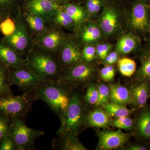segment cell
<instances>
[{
  "label": "cell",
  "instance_id": "6da1fadb",
  "mask_svg": "<svg viewBox=\"0 0 150 150\" xmlns=\"http://www.w3.org/2000/svg\"><path fill=\"white\" fill-rule=\"evenodd\" d=\"M74 90L60 80H45L32 93L35 101L43 100L60 119L69 104Z\"/></svg>",
  "mask_w": 150,
  "mask_h": 150
},
{
  "label": "cell",
  "instance_id": "7a4b0ae2",
  "mask_svg": "<svg viewBox=\"0 0 150 150\" xmlns=\"http://www.w3.org/2000/svg\"><path fill=\"white\" fill-rule=\"evenodd\" d=\"M79 89H74L69 104L62 118L61 126L56 134L69 132L77 135L84 126L87 115L86 105Z\"/></svg>",
  "mask_w": 150,
  "mask_h": 150
},
{
  "label": "cell",
  "instance_id": "3957f363",
  "mask_svg": "<svg viewBox=\"0 0 150 150\" xmlns=\"http://www.w3.org/2000/svg\"><path fill=\"white\" fill-rule=\"evenodd\" d=\"M44 134V131L29 128L21 118H11L8 134L14 143L16 150L34 149L35 140Z\"/></svg>",
  "mask_w": 150,
  "mask_h": 150
},
{
  "label": "cell",
  "instance_id": "277c9868",
  "mask_svg": "<svg viewBox=\"0 0 150 150\" xmlns=\"http://www.w3.org/2000/svg\"><path fill=\"white\" fill-rule=\"evenodd\" d=\"M35 101L31 93H23L16 96L11 94L1 97L0 114L11 118L23 119L30 111Z\"/></svg>",
  "mask_w": 150,
  "mask_h": 150
},
{
  "label": "cell",
  "instance_id": "5b68a950",
  "mask_svg": "<svg viewBox=\"0 0 150 150\" xmlns=\"http://www.w3.org/2000/svg\"><path fill=\"white\" fill-rule=\"evenodd\" d=\"M28 66L44 80L58 81L62 72L59 61L49 54H33L27 60Z\"/></svg>",
  "mask_w": 150,
  "mask_h": 150
},
{
  "label": "cell",
  "instance_id": "8992f818",
  "mask_svg": "<svg viewBox=\"0 0 150 150\" xmlns=\"http://www.w3.org/2000/svg\"><path fill=\"white\" fill-rule=\"evenodd\" d=\"M95 74L93 67L89 63L82 62L62 71L59 80L74 89L87 85Z\"/></svg>",
  "mask_w": 150,
  "mask_h": 150
},
{
  "label": "cell",
  "instance_id": "52a82bcc",
  "mask_svg": "<svg viewBox=\"0 0 150 150\" xmlns=\"http://www.w3.org/2000/svg\"><path fill=\"white\" fill-rule=\"evenodd\" d=\"M11 85L18 87L23 93H32L44 79L28 66L11 68L9 74Z\"/></svg>",
  "mask_w": 150,
  "mask_h": 150
},
{
  "label": "cell",
  "instance_id": "ba28073f",
  "mask_svg": "<svg viewBox=\"0 0 150 150\" xmlns=\"http://www.w3.org/2000/svg\"><path fill=\"white\" fill-rule=\"evenodd\" d=\"M120 17L118 10L111 5H104L100 15L98 25L107 36L114 35L119 29Z\"/></svg>",
  "mask_w": 150,
  "mask_h": 150
},
{
  "label": "cell",
  "instance_id": "9c48e42d",
  "mask_svg": "<svg viewBox=\"0 0 150 150\" xmlns=\"http://www.w3.org/2000/svg\"><path fill=\"white\" fill-rule=\"evenodd\" d=\"M98 149L100 150L113 149L121 146L129 140L128 134L121 130L117 131H103L98 134Z\"/></svg>",
  "mask_w": 150,
  "mask_h": 150
},
{
  "label": "cell",
  "instance_id": "30bf717a",
  "mask_svg": "<svg viewBox=\"0 0 150 150\" xmlns=\"http://www.w3.org/2000/svg\"><path fill=\"white\" fill-rule=\"evenodd\" d=\"M130 27L134 30L143 31L149 25V11L143 1L137 2L131 9L129 20Z\"/></svg>",
  "mask_w": 150,
  "mask_h": 150
},
{
  "label": "cell",
  "instance_id": "8fae6325",
  "mask_svg": "<svg viewBox=\"0 0 150 150\" xmlns=\"http://www.w3.org/2000/svg\"><path fill=\"white\" fill-rule=\"evenodd\" d=\"M82 62L83 61L81 51L76 44L72 41L66 43L62 49L59 61L61 67H64L66 70Z\"/></svg>",
  "mask_w": 150,
  "mask_h": 150
},
{
  "label": "cell",
  "instance_id": "7c38bea8",
  "mask_svg": "<svg viewBox=\"0 0 150 150\" xmlns=\"http://www.w3.org/2000/svg\"><path fill=\"white\" fill-rule=\"evenodd\" d=\"M15 30L10 36L6 37V42L20 54H23L28 44V34L26 28L19 18Z\"/></svg>",
  "mask_w": 150,
  "mask_h": 150
},
{
  "label": "cell",
  "instance_id": "4fadbf2b",
  "mask_svg": "<svg viewBox=\"0 0 150 150\" xmlns=\"http://www.w3.org/2000/svg\"><path fill=\"white\" fill-rule=\"evenodd\" d=\"M62 8L58 4L50 0H31L28 4L30 13L43 19L54 16L57 11Z\"/></svg>",
  "mask_w": 150,
  "mask_h": 150
},
{
  "label": "cell",
  "instance_id": "5bb4252c",
  "mask_svg": "<svg viewBox=\"0 0 150 150\" xmlns=\"http://www.w3.org/2000/svg\"><path fill=\"white\" fill-rule=\"evenodd\" d=\"M58 137L53 140V149L56 150H86L80 142L77 135L69 132L57 134Z\"/></svg>",
  "mask_w": 150,
  "mask_h": 150
},
{
  "label": "cell",
  "instance_id": "9a60e30c",
  "mask_svg": "<svg viewBox=\"0 0 150 150\" xmlns=\"http://www.w3.org/2000/svg\"><path fill=\"white\" fill-rule=\"evenodd\" d=\"M0 62L6 67L11 68L25 67L27 60L23 59L14 50L0 43Z\"/></svg>",
  "mask_w": 150,
  "mask_h": 150
},
{
  "label": "cell",
  "instance_id": "2e32d148",
  "mask_svg": "<svg viewBox=\"0 0 150 150\" xmlns=\"http://www.w3.org/2000/svg\"><path fill=\"white\" fill-rule=\"evenodd\" d=\"M112 125L110 116L104 110L95 109L87 113L85 127L108 129Z\"/></svg>",
  "mask_w": 150,
  "mask_h": 150
},
{
  "label": "cell",
  "instance_id": "e0dca14e",
  "mask_svg": "<svg viewBox=\"0 0 150 150\" xmlns=\"http://www.w3.org/2000/svg\"><path fill=\"white\" fill-rule=\"evenodd\" d=\"M132 97V103L141 108L146 104L149 97L150 86L146 81L134 86L130 90Z\"/></svg>",
  "mask_w": 150,
  "mask_h": 150
},
{
  "label": "cell",
  "instance_id": "ac0fdd59",
  "mask_svg": "<svg viewBox=\"0 0 150 150\" xmlns=\"http://www.w3.org/2000/svg\"><path fill=\"white\" fill-rule=\"evenodd\" d=\"M109 87L110 102L123 105L132 103V96L128 89L117 84H110Z\"/></svg>",
  "mask_w": 150,
  "mask_h": 150
},
{
  "label": "cell",
  "instance_id": "d6986e66",
  "mask_svg": "<svg viewBox=\"0 0 150 150\" xmlns=\"http://www.w3.org/2000/svg\"><path fill=\"white\" fill-rule=\"evenodd\" d=\"M102 30L98 24L89 22L82 30L81 38L82 41L87 45L97 43L102 37Z\"/></svg>",
  "mask_w": 150,
  "mask_h": 150
},
{
  "label": "cell",
  "instance_id": "ffe728a7",
  "mask_svg": "<svg viewBox=\"0 0 150 150\" xmlns=\"http://www.w3.org/2000/svg\"><path fill=\"white\" fill-rule=\"evenodd\" d=\"M138 43V38L135 35L126 34L123 35L118 40L115 49L120 54H128L137 48Z\"/></svg>",
  "mask_w": 150,
  "mask_h": 150
},
{
  "label": "cell",
  "instance_id": "44dd1931",
  "mask_svg": "<svg viewBox=\"0 0 150 150\" xmlns=\"http://www.w3.org/2000/svg\"><path fill=\"white\" fill-rule=\"evenodd\" d=\"M63 10L72 18L75 24L83 23L88 17V14L86 8L80 6L68 4L65 6Z\"/></svg>",
  "mask_w": 150,
  "mask_h": 150
},
{
  "label": "cell",
  "instance_id": "7402d4cb",
  "mask_svg": "<svg viewBox=\"0 0 150 150\" xmlns=\"http://www.w3.org/2000/svg\"><path fill=\"white\" fill-rule=\"evenodd\" d=\"M64 37L59 31H52L43 35L40 40L42 46L49 50L57 49L64 42Z\"/></svg>",
  "mask_w": 150,
  "mask_h": 150
},
{
  "label": "cell",
  "instance_id": "603a6c76",
  "mask_svg": "<svg viewBox=\"0 0 150 150\" xmlns=\"http://www.w3.org/2000/svg\"><path fill=\"white\" fill-rule=\"evenodd\" d=\"M103 110L110 116L119 118L122 116H128L131 113V110L124 105L108 102L102 106Z\"/></svg>",
  "mask_w": 150,
  "mask_h": 150
},
{
  "label": "cell",
  "instance_id": "cb8c5ba5",
  "mask_svg": "<svg viewBox=\"0 0 150 150\" xmlns=\"http://www.w3.org/2000/svg\"><path fill=\"white\" fill-rule=\"evenodd\" d=\"M137 127L141 136L150 139V110H145L141 113L137 121Z\"/></svg>",
  "mask_w": 150,
  "mask_h": 150
},
{
  "label": "cell",
  "instance_id": "d4e9b609",
  "mask_svg": "<svg viewBox=\"0 0 150 150\" xmlns=\"http://www.w3.org/2000/svg\"><path fill=\"white\" fill-rule=\"evenodd\" d=\"M118 67L121 74L126 77H130L134 74L137 68L134 60L127 58L119 59Z\"/></svg>",
  "mask_w": 150,
  "mask_h": 150
},
{
  "label": "cell",
  "instance_id": "484cf974",
  "mask_svg": "<svg viewBox=\"0 0 150 150\" xmlns=\"http://www.w3.org/2000/svg\"><path fill=\"white\" fill-rule=\"evenodd\" d=\"M12 85L10 80L9 74H8L4 67L0 64V97L12 93L10 86Z\"/></svg>",
  "mask_w": 150,
  "mask_h": 150
},
{
  "label": "cell",
  "instance_id": "4316f807",
  "mask_svg": "<svg viewBox=\"0 0 150 150\" xmlns=\"http://www.w3.org/2000/svg\"><path fill=\"white\" fill-rule=\"evenodd\" d=\"M98 97V86L93 83L87 85L86 91L83 100L85 103L88 105H95Z\"/></svg>",
  "mask_w": 150,
  "mask_h": 150
},
{
  "label": "cell",
  "instance_id": "83f0119b",
  "mask_svg": "<svg viewBox=\"0 0 150 150\" xmlns=\"http://www.w3.org/2000/svg\"><path fill=\"white\" fill-rule=\"evenodd\" d=\"M54 16V21L63 27H71L75 24L72 18L62 8L57 11Z\"/></svg>",
  "mask_w": 150,
  "mask_h": 150
},
{
  "label": "cell",
  "instance_id": "f1b7e54d",
  "mask_svg": "<svg viewBox=\"0 0 150 150\" xmlns=\"http://www.w3.org/2000/svg\"><path fill=\"white\" fill-rule=\"evenodd\" d=\"M104 5V0H87L86 9L88 16H94L102 10Z\"/></svg>",
  "mask_w": 150,
  "mask_h": 150
},
{
  "label": "cell",
  "instance_id": "f546056e",
  "mask_svg": "<svg viewBox=\"0 0 150 150\" xmlns=\"http://www.w3.org/2000/svg\"><path fill=\"white\" fill-rule=\"evenodd\" d=\"M98 97L97 102L95 105L96 107L102 106L110 101V88L104 84L98 85Z\"/></svg>",
  "mask_w": 150,
  "mask_h": 150
},
{
  "label": "cell",
  "instance_id": "4dcf8cb0",
  "mask_svg": "<svg viewBox=\"0 0 150 150\" xmlns=\"http://www.w3.org/2000/svg\"><path fill=\"white\" fill-rule=\"evenodd\" d=\"M43 19L35 15H28L26 17V21L31 29L35 31H41L44 28Z\"/></svg>",
  "mask_w": 150,
  "mask_h": 150
},
{
  "label": "cell",
  "instance_id": "1f68e13d",
  "mask_svg": "<svg viewBox=\"0 0 150 150\" xmlns=\"http://www.w3.org/2000/svg\"><path fill=\"white\" fill-rule=\"evenodd\" d=\"M11 122L10 117L0 114V143L8 134Z\"/></svg>",
  "mask_w": 150,
  "mask_h": 150
},
{
  "label": "cell",
  "instance_id": "d6a6232c",
  "mask_svg": "<svg viewBox=\"0 0 150 150\" xmlns=\"http://www.w3.org/2000/svg\"><path fill=\"white\" fill-rule=\"evenodd\" d=\"M133 121L128 116H122L116 118L112 121V125L118 129L129 130L132 128Z\"/></svg>",
  "mask_w": 150,
  "mask_h": 150
},
{
  "label": "cell",
  "instance_id": "836d02e7",
  "mask_svg": "<svg viewBox=\"0 0 150 150\" xmlns=\"http://www.w3.org/2000/svg\"><path fill=\"white\" fill-rule=\"evenodd\" d=\"M16 25L10 18H8L0 23V30L6 37L11 35L14 32Z\"/></svg>",
  "mask_w": 150,
  "mask_h": 150
},
{
  "label": "cell",
  "instance_id": "e575fe53",
  "mask_svg": "<svg viewBox=\"0 0 150 150\" xmlns=\"http://www.w3.org/2000/svg\"><path fill=\"white\" fill-rule=\"evenodd\" d=\"M81 53L83 62L90 63L95 58L96 54V48L92 45H86L82 50Z\"/></svg>",
  "mask_w": 150,
  "mask_h": 150
},
{
  "label": "cell",
  "instance_id": "d590c367",
  "mask_svg": "<svg viewBox=\"0 0 150 150\" xmlns=\"http://www.w3.org/2000/svg\"><path fill=\"white\" fill-rule=\"evenodd\" d=\"M115 75V68L111 65H107L100 70V78L104 81H112L114 79Z\"/></svg>",
  "mask_w": 150,
  "mask_h": 150
},
{
  "label": "cell",
  "instance_id": "8d00e7d4",
  "mask_svg": "<svg viewBox=\"0 0 150 150\" xmlns=\"http://www.w3.org/2000/svg\"><path fill=\"white\" fill-rule=\"evenodd\" d=\"M112 45L110 43H101L98 45L96 48V55L100 59L104 60L106 56L110 52Z\"/></svg>",
  "mask_w": 150,
  "mask_h": 150
},
{
  "label": "cell",
  "instance_id": "74e56055",
  "mask_svg": "<svg viewBox=\"0 0 150 150\" xmlns=\"http://www.w3.org/2000/svg\"><path fill=\"white\" fill-rule=\"evenodd\" d=\"M140 80L150 79V63H142V66L137 73Z\"/></svg>",
  "mask_w": 150,
  "mask_h": 150
},
{
  "label": "cell",
  "instance_id": "f35d334b",
  "mask_svg": "<svg viewBox=\"0 0 150 150\" xmlns=\"http://www.w3.org/2000/svg\"><path fill=\"white\" fill-rule=\"evenodd\" d=\"M16 150L15 145L10 135L8 134L0 143V150Z\"/></svg>",
  "mask_w": 150,
  "mask_h": 150
},
{
  "label": "cell",
  "instance_id": "ab89813d",
  "mask_svg": "<svg viewBox=\"0 0 150 150\" xmlns=\"http://www.w3.org/2000/svg\"><path fill=\"white\" fill-rule=\"evenodd\" d=\"M118 54L119 53L117 51L110 52L103 60L105 63L108 65H111L115 64L118 61L119 56Z\"/></svg>",
  "mask_w": 150,
  "mask_h": 150
},
{
  "label": "cell",
  "instance_id": "60d3db41",
  "mask_svg": "<svg viewBox=\"0 0 150 150\" xmlns=\"http://www.w3.org/2000/svg\"><path fill=\"white\" fill-rule=\"evenodd\" d=\"M129 149L131 150H146L147 149L145 147L142 146L140 145H132L129 147Z\"/></svg>",
  "mask_w": 150,
  "mask_h": 150
},
{
  "label": "cell",
  "instance_id": "b9f144b4",
  "mask_svg": "<svg viewBox=\"0 0 150 150\" xmlns=\"http://www.w3.org/2000/svg\"><path fill=\"white\" fill-rule=\"evenodd\" d=\"M141 60L142 63H150V52L144 54L142 56Z\"/></svg>",
  "mask_w": 150,
  "mask_h": 150
},
{
  "label": "cell",
  "instance_id": "7bdbcfd3",
  "mask_svg": "<svg viewBox=\"0 0 150 150\" xmlns=\"http://www.w3.org/2000/svg\"><path fill=\"white\" fill-rule=\"evenodd\" d=\"M11 0H0V4H6L10 2Z\"/></svg>",
  "mask_w": 150,
  "mask_h": 150
},
{
  "label": "cell",
  "instance_id": "ee69618b",
  "mask_svg": "<svg viewBox=\"0 0 150 150\" xmlns=\"http://www.w3.org/2000/svg\"><path fill=\"white\" fill-rule=\"evenodd\" d=\"M51 1L53 2L58 3L60 2L63 1H65V0H50Z\"/></svg>",
  "mask_w": 150,
  "mask_h": 150
},
{
  "label": "cell",
  "instance_id": "f6af8a7d",
  "mask_svg": "<svg viewBox=\"0 0 150 150\" xmlns=\"http://www.w3.org/2000/svg\"><path fill=\"white\" fill-rule=\"evenodd\" d=\"M150 97V95H149V97Z\"/></svg>",
  "mask_w": 150,
  "mask_h": 150
}]
</instances>
